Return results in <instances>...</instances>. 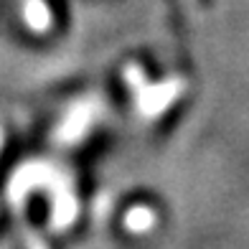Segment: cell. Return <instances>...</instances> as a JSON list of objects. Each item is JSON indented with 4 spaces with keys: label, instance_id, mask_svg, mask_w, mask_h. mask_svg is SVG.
<instances>
[{
    "label": "cell",
    "instance_id": "6da1fadb",
    "mask_svg": "<svg viewBox=\"0 0 249 249\" xmlns=\"http://www.w3.org/2000/svg\"><path fill=\"white\" fill-rule=\"evenodd\" d=\"M23 18L31 31L36 33H46L53 23V16H51V8L46 5V0H26L23 5Z\"/></svg>",
    "mask_w": 249,
    "mask_h": 249
},
{
    "label": "cell",
    "instance_id": "7a4b0ae2",
    "mask_svg": "<svg viewBox=\"0 0 249 249\" xmlns=\"http://www.w3.org/2000/svg\"><path fill=\"white\" fill-rule=\"evenodd\" d=\"M124 79H127V84L130 87H140V84H145V74H142V69L140 66H127L124 69Z\"/></svg>",
    "mask_w": 249,
    "mask_h": 249
},
{
    "label": "cell",
    "instance_id": "3957f363",
    "mask_svg": "<svg viewBox=\"0 0 249 249\" xmlns=\"http://www.w3.org/2000/svg\"><path fill=\"white\" fill-rule=\"evenodd\" d=\"M183 3H186L188 16L194 18V20H201L203 18V0H183Z\"/></svg>",
    "mask_w": 249,
    "mask_h": 249
},
{
    "label": "cell",
    "instance_id": "277c9868",
    "mask_svg": "<svg viewBox=\"0 0 249 249\" xmlns=\"http://www.w3.org/2000/svg\"><path fill=\"white\" fill-rule=\"evenodd\" d=\"M3 138L5 135H3V124H0V148H3Z\"/></svg>",
    "mask_w": 249,
    "mask_h": 249
}]
</instances>
